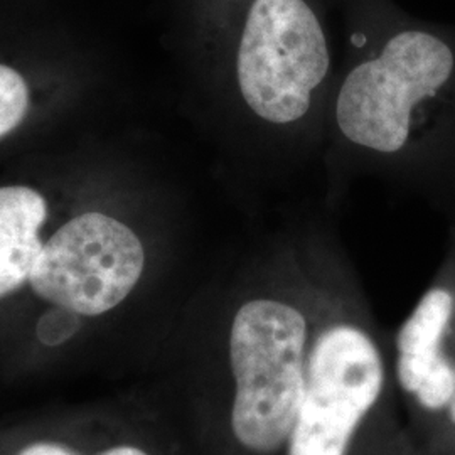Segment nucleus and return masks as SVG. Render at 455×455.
Returning <instances> with one entry per match:
<instances>
[{
    "label": "nucleus",
    "instance_id": "f03ea898",
    "mask_svg": "<svg viewBox=\"0 0 455 455\" xmlns=\"http://www.w3.org/2000/svg\"><path fill=\"white\" fill-rule=\"evenodd\" d=\"M220 9L242 150L270 159L323 148L339 69L325 0H221Z\"/></svg>",
    "mask_w": 455,
    "mask_h": 455
},
{
    "label": "nucleus",
    "instance_id": "20e7f679",
    "mask_svg": "<svg viewBox=\"0 0 455 455\" xmlns=\"http://www.w3.org/2000/svg\"><path fill=\"white\" fill-rule=\"evenodd\" d=\"M282 455H419L393 383L390 338L342 250Z\"/></svg>",
    "mask_w": 455,
    "mask_h": 455
},
{
    "label": "nucleus",
    "instance_id": "9d476101",
    "mask_svg": "<svg viewBox=\"0 0 455 455\" xmlns=\"http://www.w3.org/2000/svg\"><path fill=\"white\" fill-rule=\"evenodd\" d=\"M19 455H76L71 451H68L61 445H54V443H33L29 447H26ZM100 455H152L147 452L146 449L139 447V445H132V443H124V445H115L112 449L101 452Z\"/></svg>",
    "mask_w": 455,
    "mask_h": 455
},
{
    "label": "nucleus",
    "instance_id": "f257e3e1",
    "mask_svg": "<svg viewBox=\"0 0 455 455\" xmlns=\"http://www.w3.org/2000/svg\"><path fill=\"white\" fill-rule=\"evenodd\" d=\"M341 251L317 221L242 251L212 347V455L283 454Z\"/></svg>",
    "mask_w": 455,
    "mask_h": 455
},
{
    "label": "nucleus",
    "instance_id": "39448f33",
    "mask_svg": "<svg viewBox=\"0 0 455 455\" xmlns=\"http://www.w3.org/2000/svg\"><path fill=\"white\" fill-rule=\"evenodd\" d=\"M146 268V246L131 227L103 212H84L43 244L29 283L56 307L101 315L131 297Z\"/></svg>",
    "mask_w": 455,
    "mask_h": 455
},
{
    "label": "nucleus",
    "instance_id": "7ed1b4c3",
    "mask_svg": "<svg viewBox=\"0 0 455 455\" xmlns=\"http://www.w3.org/2000/svg\"><path fill=\"white\" fill-rule=\"evenodd\" d=\"M344 7L347 48L325 114L323 154L346 172L381 174L407 157L423 108L454 80V46L400 24L381 0H344Z\"/></svg>",
    "mask_w": 455,
    "mask_h": 455
},
{
    "label": "nucleus",
    "instance_id": "0eeeda50",
    "mask_svg": "<svg viewBox=\"0 0 455 455\" xmlns=\"http://www.w3.org/2000/svg\"><path fill=\"white\" fill-rule=\"evenodd\" d=\"M48 216L44 197L26 186L0 188V299L31 276L43 250L41 227Z\"/></svg>",
    "mask_w": 455,
    "mask_h": 455
},
{
    "label": "nucleus",
    "instance_id": "423d86ee",
    "mask_svg": "<svg viewBox=\"0 0 455 455\" xmlns=\"http://www.w3.org/2000/svg\"><path fill=\"white\" fill-rule=\"evenodd\" d=\"M390 364L408 435L423 455L455 390V265L391 338Z\"/></svg>",
    "mask_w": 455,
    "mask_h": 455
},
{
    "label": "nucleus",
    "instance_id": "6e6552de",
    "mask_svg": "<svg viewBox=\"0 0 455 455\" xmlns=\"http://www.w3.org/2000/svg\"><path fill=\"white\" fill-rule=\"evenodd\" d=\"M29 108V90L16 69L0 65V139L17 129Z\"/></svg>",
    "mask_w": 455,
    "mask_h": 455
},
{
    "label": "nucleus",
    "instance_id": "1a4fd4ad",
    "mask_svg": "<svg viewBox=\"0 0 455 455\" xmlns=\"http://www.w3.org/2000/svg\"><path fill=\"white\" fill-rule=\"evenodd\" d=\"M423 455H455V390L439 430Z\"/></svg>",
    "mask_w": 455,
    "mask_h": 455
}]
</instances>
